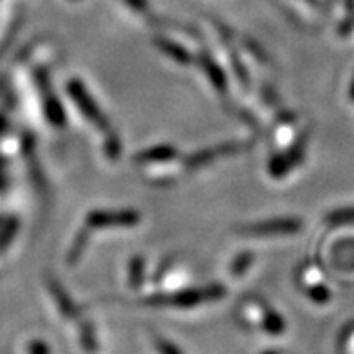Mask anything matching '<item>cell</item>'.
<instances>
[{"instance_id": "1", "label": "cell", "mask_w": 354, "mask_h": 354, "mask_svg": "<svg viewBox=\"0 0 354 354\" xmlns=\"http://www.w3.org/2000/svg\"><path fill=\"white\" fill-rule=\"evenodd\" d=\"M140 221V215L134 212H120V214H112V212H96L87 217V226L93 228H109V226H131Z\"/></svg>"}, {"instance_id": "2", "label": "cell", "mask_w": 354, "mask_h": 354, "mask_svg": "<svg viewBox=\"0 0 354 354\" xmlns=\"http://www.w3.org/2000/svg\"><path fill=\"white\" fill-rule=\"evenodd\" d=\"M302 223L297 219H273L268 223L252 224L244 228L243 232L252 233V235H271V233H295L299 232Z\"/></svg>"}, {"instance_id": "3", "label": "cell", "mask_w": 354, "mask_h": 354, "mask_svg": "<svg viewBox=\"0 0 354 354\" xmlns=\"http://www.w3.org/2000/svg\"><path fill=\"white\" fill-rule=\"evenodd\" d=\"M252 253H244V257H241L235 264H233V273H241V271H244L243 268L246 266V262H252Z\"/></svg>"}]
</instances>
